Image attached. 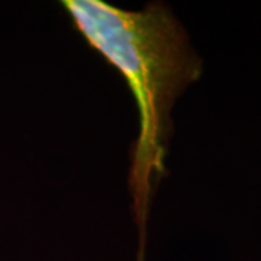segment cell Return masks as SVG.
<instances>
[{
	"mask_svg": "<svg viewBox=\"0 0 261 261\" xmlns=\"http://www.w3.org/2000/svg\"><path fill=\"white\" fill-rule=\"evenodd\" d=\"M61 6L89 47L123 77L138 109L129 189L140 231L138 261H144L151 197L167 174L170 113L181 93L202 77L203 63L186 29L164 3H148L142 10L121 9L103 0H63Z\"/></svg>",
	"mask_w": 261,
	"mask_h": 261,
	"instance_id": "1",
	"label": "cell"
}]
</instances>
